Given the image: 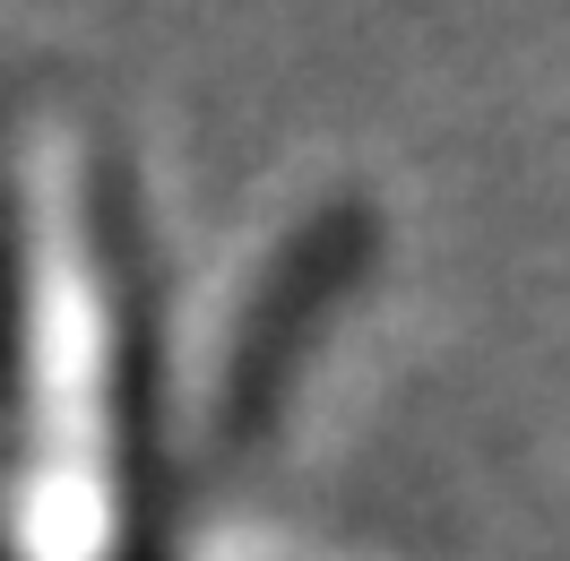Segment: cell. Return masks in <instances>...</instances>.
<instances>
[{"label":"cell","instance_id":"cell-1","mask_svg":"<svg viewBox=\"0 0 570 561\" xmlns=\"http://www.w3.org/2000/svg\"><path fill=\"white\" fill-rule=\"evenodd\" d=\"M112 208L78 130H0V475L36 561H112L139 492Z\"/></svg>","mask_w":570,"mask_h":561}]
</instances>
